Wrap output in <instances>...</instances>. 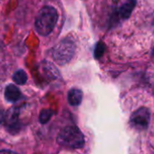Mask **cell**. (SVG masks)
Listing matches in <instances>:
<instances>
[{
	"mask_svg": "<svg viewBox=\"0 0 154 154\" xmlns=\"http://www.w3.org/2000/svg\"><path fill=\"white\" fill-rule=\"evenodd\" d=\"M58 19V14L55 8L50 6L44 7L40 9L35 18V29L41 35H48L54 28Z\"/></svg>",
	"mask_w": 154,
	"mask_h": 154,
	"instance_id": "1",
	"label": "cell"
},
{
	"mask_svg": "<svg viewBox=\"0 0 154 154\" xmlns=\"http://www.w3.org/2000/svg\"><path fill=\"white\" fill-rule=\"evenodd\" d=\"M57 142L66 148L81 149L85 145V137L75 126H67L61 130L57 136Z\"/></svg>",
	"mask_w": 154,
	"mask_h": 154,
	"instance_id": "2",
	"label": "cell"
},
{
	"mask_svg": "<svg viewBox=\"0 0 154 154\" xmlns=\"http://www.w3.org/2000/svg\"><path fill=\"white\" fill-rule=\"evenodd\" d=\"M74 51V43L71 39L65 38L58 43V45L54 47L53 56L59 64H65L72 58Z\"/></svg>",
	"mask_w": 154,
	"mask_h": 154,
	"instance_id": "3",
	"label": "cell"
},
{
	"mask_svg": "<svg viewBox=\"0 0 154 154\" xmlns=\"http://www.w3.org/2000/svg\"><path fill=\"white\" fill-rule=\"evenodd\" d=\"M150 119V113L148 108L140 107L136 110L131 116L130 122L132 127L137 130H146L149 126Z\"/></svg>",
	"mask_w": 154,
	"mask_h": 154,
	"instance_id": "4",
	"label": "cell"
},
{
	"mask_svg": "<svg viewBox=\"0 0 154 154\" xmlns=\"http://www.w3.org/2000/svg\"><path fill=\"white\" fill-rule=\"evenodd\" d=\"M18 116H19V109L18 108H11L5 116V122L9 130L18 129Z\"/></svg>",
	"mask_w": 154,
	"mask_h": 154,
	"instance_id": "5",
	"label": "cell"
},
{
	"mask_svg": "<svg viewBox=\"0 0 154 154\" xmlns=\"http://www.w3.org/2000/svg\"><path fill=\"white\" fill-rule=\"evenodd\" d=\"M5 97L8 102L16 103L21 98V92L20 90L14 85H9L7 86L5 91Z\"/></svg>",
	"mask_w": 154,
	"mask_h": 154,
	"instance_id": "6",
	"label": "cell"
},
{
	"mask_svg": "<svg viewBox=\"0 0 154 154\" xmlns=\"http://www.w3.org/2000/svg\"><path fill=\"white\" fill-rule=\"evenodd\" d=\"M67 100L72 106H78L79 104H81L83 100V92L75 88L71 89L68 93Z\"/></svg>",
	"mask_w": 154,
	"mask_h": 154,
	"instance_id": "7",
	"label": "cell"
},
{
	"mask_svg": "<svg viewBox=\"0 0 154 154\" xmlns=\"http://www.w3.org/2000/svg\"><path fill=\"white\" fill-rule=\"evenodd\" d=\"M135 5H136L135 0H126L119 10V15H120L121 18H122V19L128 18L131 16L133 8H135Z\"/></svg>",
	"mask_w": 154,
	"mask_h": 154,
	"instance_id": "8",
	"label": "cell"
},
{
	"mask_svg": "<svg viewBox=\"0 0 154 154\" xmlns=\"http://www.w3.org/2000/svg\"><path fill=\"white\" fill-rule=\"evenodd\" d=\"M13 80L16 82V84L22 85H25L26 83V81H27V75H26V73L25 71L18 70V71H17L14 73V75H13Z\"/></svg>",
	"mask_w": 154,
	"mask_h": 154,
	"instance_id": "9",
	"label": "cell"
},
{
	"mask_svg": "<svg viewBox=\"0 0 154 154\" xmlns=\"http://www.w3.org/2000/svg\"><path fill=\"white\" fill-rule=\"evenodd\" d=\"M53 115V112L50 109H44L41 111L40 114H39V122L42 124H45L46 122H49V120L51 119Z\"/></svg>",
	"mask_w": 154,
	"mask_h": 154,
	"instance_id": "10",
	"label": "cell"
},
{
	"mask_svg": "<svg viewBox=\"0 0 154 154\" xmlns=\"http://www.w3.org/2000/svg\"><path fill=\"white\" fill-rule=\"evenodd\" d=\"M104 50H105V45L103 42H99L97 45H96V47L94 49V57L95 58H100L103 53H104Z\"/></svg>",
	"mask_w": 154,
	"mask_h": 154,
	"instance_id": "11",
	"label": "cell"
},
{
	"mask_svg": "<svg viewBox=\"0 0 154 154\" xmlns=\"http://www.w3.org/2000/svg\"><path fill=\"white\" fill-rule=\"evenodd\" d=\"M5 116H6V112H5L2 109H0V124L4 122V121H5Z\"/></svg>",
	"mask_w": 154,
	"mask_h": 154,
	"instance_id": "12",
	"label": "cell"
},
{
	"mask_svg": "<svg viewBox=\"0 0 154 154\" xmlns=\"http://www.w3.org/2000/svg\"><path fill=\"white\" fill-rule=\"evenodd\" d=\"M0 154H17L15 151H12L10 149H1L0 150Z\"/></svg>",
	"mask_w": 154,
	"mask_h": 154,
	"instance_id": "13",
	"label": "cell"
}]
</instances>
